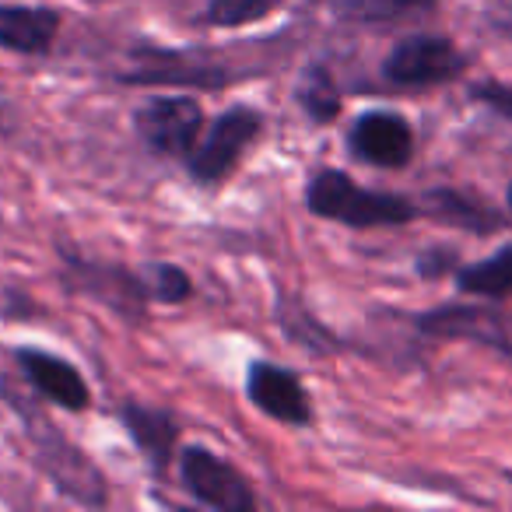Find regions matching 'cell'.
Returning <instances> with one entry per match:
<instances>
[{
	"mask_svg": "<svg viewBox=\"0 0 512 512\" xmlns=\"http://www.w3.org/2000/svg\"><path fill=\"white\" fill-rule=\"evenodd\" d=\"M306 207L316 218L341 221L348 228H379V225H404L418 214V207L397 193H376L358 186L351 176L337 169H323L313 176L306 190Z\"/></svg>",
	"mask_w": 512,
	"mask_h": 512,
	"instance_id": "cell-1",
	"label": "cell"
},
{
	"mask_svg": "<svg viewBox=\"0 0 512 512\" xmlns=\"http://www.w3.org/2000/svg\"><path fill=\"white\" fill-rule=\"evenodd\" d=\"M134 127L141 141L158 155L190 158V151L197 148L200 127H204V109L190 95H155L137 106Z\"/></svg>",
	"mask_w": 512,
	"mask_h": 512,
	"instance_id": "cell-2",
	"label": "cell"
},
{
	"mask_svg": "<svg viewBox=\"0 0 512 512\" xmlns=\"http://www.w3.org/2000/svg\"><path fill=\"white\" fill-rule=\"evenodd\" d=\"M260 134V113L246 106H235L228 113H221L214 120V127L207 130L204 144L190 151L186 165H190V176L200 186H218L228 179V172L239 165V158L246 155V148Z\"/></svg>",
	"mask_w": 512,
	"mask_h": 512,
	"instance_id": "cell-3",
	"label": "cell"
},
{
	"mask_svg": "<svg viewBox=\"0 0 512 512\" xmlns=\"http://www.w3.org/2000/svg\"><path fill=\"white\" fill-rule=\"evenodd\" d=\"M467 67L463 53L442 36H411L400 39L386 57L383 74L397 88H432L446 85Z\"/></svg>",
	"mask_w": 512,
	"mask_h": 512,
	"instance_id": "cell-4",
	"label": "cell"
},
{
	"mask_svg": "<svg viewBox=\"0 0 512 512\" xmlns=\"http://www.w3.org/2000/svg\"><path fill=\"white\" fill-rule=\"evenodd\" d=\"M179 474L183 484L200 505L218 512H249L256 505L253 491H249L246 477L225 463L221 456H214L204 446L183 449V460H179Z\"/></svg>",
	"mask_w": 512,
	"mask_h": 512,
	"instance_id": "cell-5",
	"label": "cell"
},
{
	"mask_svg": "<svg viewBox=\"0 0 512 512\" xmlns=\"http://www.w3.org/2000/svg\"><path fill=\"white\" fill-rule=\"evenodd\" d=\"M235 74L225 60H211L204 53H172V50H141L137 67L123 74L130 85H179V88H221Z\"/></svg>",
	"mask_w": 512,
	"mask_h": 512,
	"instance_id": "cell-6",
	"label": "cell"
},
{
	"mask_svg": "<svg viewBox=\"0 0 512 512\" xmlns=\"http://www.w3.org/2000/svg\"><path fill=\"white\" fill-rule=\"evenodd\" d=\"M246 397L253 400V407L271 414L274 421H285V425L302 428L313 421V407H309L306 386L299 383L295 372L281 369V365H271V362L249 365Z\"/></svg>",
	"mask_w": 512,
	"mask_h": 512,
	"instance_id": "cell-7",
	"label": "cell"
},
{
	"mask_svg": "<svg viewBox=\"0 0 512 512\" xmlns=\"http://www.w3.org/2000/svg\"><path fill=\"white\" fill-rule=\"evenodd\" d=\"M351 148L362 162L379 165V169H400L414 155V134L404 116L397 113H365L351 127Z\"/></svg>",
	"mask_w": 512,
	"mask_h": 512,
	"instance_id": "cell-8",
	"label": "cell"
},
{
	"mask_svg": "<svg viewBox=\"0 0 512 512\" xmlns=\"http://www.w3.org/2000/svg\"><path fill=\"white\" fill-rule=\"evenodd\" d=\"M18 365L29 376V383L36 386L43 397H50L53 404L67 407V411H85L92 404V393L88 383L81 379V372L71 362L50 355V351H36V348H22L18 351Z\"/></svg>",
	"mask_w": 512,
	"mask_h": 512,
	"instance_id": "cell-9",
	"label": "cell"
},
{
	"mask_svg": "<svg viewBox=\"0 0 512 512\" xmlns=\"http://www.w3.org/2000/svg\"><path fill=\"white\" fill-rule=\"evenodd\" d=\"M67 271H71L78 292L95 295L99 302L113 306L116 313H123V316L144 313V285L137 278H130L127 271H120V267H99V264L81 260V256H71V260H67Z\"/></svg>",
	"mask_w": 512,
	"mask_h": 512,
	"instance_id": "cell-10",
	"label": "cell"
},
{
	"mask_svg": "<svg viewBox=\"0 0 512 512\" xmlns=\"http://www.w3.org/2000/svg\"><path fill=\"white\" fill-rule=\"evenodd\" d=\"M425 334L435 337H470V341H484L491 348H502L512 355V337L505 334V320L491 309H470V306H446L425 313L418 320Z\"/></svg>",
	"mask_w": 512,
	"mask_h": 512,
	"instance_id": "cell-11",
	"label": "cell"
},
{
	"mask_svg": "<svg viewBox=\"0 0 512 512\" xmlns=\"http://www.w3.org/2000/svg\"><path fill=\"white\" fill-rule=\"evenodd\" d=\"M60 32V18L50 8H0V46L11 53H46Z\"/></svg>",
	"mask_w": 512,
	"mask_h": 512,
	"instance_id": "cell-12",
	"label": "cell"
},
{
	"mask_svg": "<svg viewBox=\"0 0 512 512\" xmlns=\"http://www.w3.org/2000/svg\"><path fill=\"white\" fill-rule=\"evenodd\" d=\"M123 421L130 428V439L137 442L144 456L151 460L155 470H165L172 460V446H176V425H172L169 414L151 411L141 404H127L123 407Z\"/></svg>",
	"mask_w": 512,
	"mask_h": 512,
	"instance_id": "cell-13",
	"label": "cell"
},
{
	"mask_svg": "<svg viewBox=\"0 0 512 512\" xmlns=\"http://www.w3.org/2000/svg\"><path fill=\"white\" fill-rule=\"evenodd\" d=\"M435 8V0H348L344 18L365 29H386V25H400L421 18Z\"/></svg>",
	"mask_w": 512,
	"mask_h": 512,
	"instance_id": "cell-14",
	"label": "cell"
},
{
	"mask_svg": "<svg viewBox=\"0 0 512 512\" xmlns=\"http://www.w3.org/2000/svg\"><path fill=\"white\" fill-rule=\"evenodd\" d=\"M463 292L470 295H488V299H502V295H512V246L498 249L495 256L481 260L474 267H463L456 274Z\"/></svg>",
	"mask_w": 512,
	"mask_h": 512,
	"instance_id": "cell-15",
	"label": "cell"
},
{
	"mask_svg": "<svg viewBox=\"0 0 512 512\" xmlns=\"http://www.w3.org/2000/svg\"><path fill=\"white\" fill-rule=\"evenodd\" d=\"M428 204H432V211L439 214L442 221L467 228V232H488V228H498V214L484 211L481 204H474V200L460 197V193H453V190H435L432 197H428Z\"/></svg>",
	"mask_w": 512,
	"mask_h": 512,
	"instance_id": "cell-16",
	"label": "cell"
},
{
	"mask_svg": "<svg viewBox=\"0 0 512 512\" xmlns=\"http://www.w3.org/2000/svg\"><path fill=\"white\" fill-rule=\"evenodd\" d=\"M299 102L313 123H330L337 113H341V95H337V85L323 67H309L302 74V88H299Z\"/></svg>",
	"mask_w": 512,
	"mask_h": 512,
	"instance_id": "cell-17",
	"label": "cell"
},
{
	"mask_svg": "<svg viewBox=\"0 0 512 512\" xmlns=\"http://www.w3.org/2000/svg\"><path fill=\"white\" fill-rule=\"evenodd\" d=\"M274 11H278V0H211L204 22L214 29H239V25L260 22Z\"/></svg>",
	"mask_w": 512,
	"mask_h": 512,
	"instance_id": "cell-18",
	"label": "cell"
},
{
	"mask_svg": "<svg viewBox=\"0 0 512 512\" xmlns=\"http://www.w3.org/2000/svg\"><path fill=\"white\" fill-rule=\"evenodd\" d=\"M190 292H193V285H190V278H186V271H179V267H172V264L158 267V274H155V295L158 299L183 302V299H190Z\"/></svg>",
	"mask_w": 512,
	"mask_h": 512,
	"instance_id": "cell-19",
	"label": "cell"
},
{
	"mask_svg": "<svg viewBox=\"0 0 512 512\" xmlns=\"http://www.w3.org/2000/svg\"><path fill=\"white\" fill-rule=\"evenodd\" d=\"M474 99L491 106L495 113H502L505 120H512V88L509 85H498V81H488V85H477L474 88Z\"/></svg>",
	"mask_w": 512,
	"mask_h": 512,
	"instance_id": "cell-20",
	"label": "cell"
},
{
	"mask_svg": "<svg viewBox=\"0 0 512 512\" xmlns=\"http://www.w3.org/2000/svg\"><path fill=\"white\" fill-rule=\"evenodd\" d=\"M509 204H512V186H509Z\"/></svg>",
	"mask_w": 512,
	"mask_h": 512,
	"instance_id": "cell-21",
	"label": "cell"
}]
</instances>
